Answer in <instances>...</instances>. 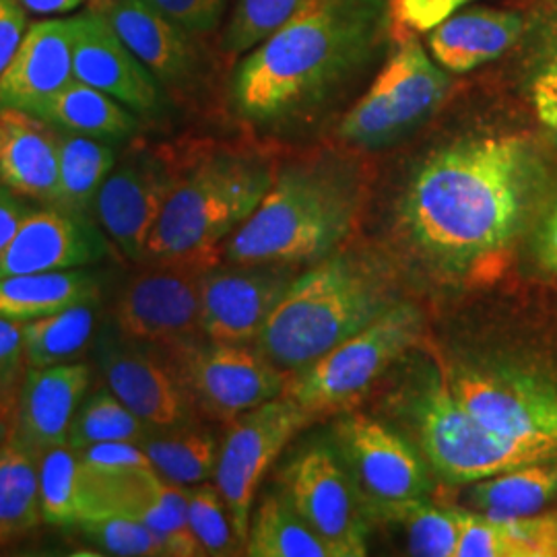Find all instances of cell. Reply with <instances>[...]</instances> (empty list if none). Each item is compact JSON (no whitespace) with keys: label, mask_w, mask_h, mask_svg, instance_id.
<instances>
[{"label":"cell","mask_w":557,"mask_h":557,"mask_svg":"<svg viewBox=\"0 0 557 557\" xmlns=\"http://www.w3.org/2000/svg\"><path fill=\"white\" fill-rule=\"evenodd\" d=\"M543 186L545 163L527 137L460 139L419 163L398 220L425 259L462 277L515 242Z\"/></svg>","instance_id":"obj_1"},{"label":"cell","mask_w":557,"mask_h":557,"mask_svg":"<svg viewBox=\"0 0 557 557\" xmlns=\"http://www.w3.org/2000/svg\"><path fill=\"white\" fill-rule=\"evenodd\" d=\"M388 0H324L239 62L232 98L244 119L275 124L317 110L376 59L391 32Z\"/></svg>","instance_id":"obj_2"},{"label":"cell","mask_w":557,"mask_h":557,"mask_svg":"<svg viewBox=\"0 0 557 557\" xmlns=\"http://www.w3.org/2000/svg\"><path fill=\"white\" fill-rule=\"evenodd\" d=\"M359 207L349 168L306 163L275 176L252 215L223 242L232 264H296L324 259L347 238Z\"/></svg>","instance_id":"obj_3"},{"label":"cell","mask_w":557,"mask_h":557,"mask_svg":"<svg viewBox=\"0 0 557 557\" xmlns=\"http://www.w3.org/2000/svg\"><path fill=\"white\" fill-rule=\"evenodd\" d=\"M386 285L349 259H326L292 281L257 338L283 372H299L393 308Z\"/></svg>","instance_id":"obj_4"},{"label":"cell","mask_w":557,"mask_h":557,"mask_svg":"<svg viewBox=\"0 0 557 557\" xmlns=\"http://www.w3.org/2000/svg\"><path fill=\"white\" fill-rule=\"evenodd\" d=\"M275 180L267 161L218 153L174 182L143 262L218 260V248L252 215Z\"/></svg>","instance_id":"obj_5"},{"label":"cell","mask_w":557,"mask_h":557,"mask_svg":"<svg viewBox=\"0 0 557 557\" xmlns=\"http://www.w3.org/2000/svg\"><path fill=\"white\" fill-rule=\"evenodd\" d=\"M423 458L440 478L473 483L527 462L557 458L556 444L504 438L487 430L460 400L450 380L428 368L403 395Z\"/></svg>","instance_id":"obj_6"},{"label":"cell","mask_w":557,"mask_h":557,"mask_svg":"<svg viewBox=\"0 0 557 557\" xmlns=\"http://www.w3.org/2000/svg\"><path fill=\"white\" fill-rule=\"evenodd\" d=\"M423 335V317L411 304H395L354 337L304 370L289 374L283 395L308 413L324 416L354 407L382 374L411 351Z\"/></svg>","instance_id":"obj_7"},{"label":"cell","mask_w":557,"mask_h":557,"mask_svg":"<svg viewBox=\"0 0 557 557\" xmlns=\"http://www.w3.org/2000/svg\"><path fill=\"white\" fill-rule=\"evenodd\" d=\"M450 89L444 71L416 36L400 41L363 98L345 114L338 135L361 147H380L436 112Z\"/></svg>","instance_id":"obj_8"},{"label":"cell","mask_w":557,"mask_h":557,"mask_svg":"<svg viewBox=\"0 0 557 557\" xmlns=\"http://www.w3.org/2000/svg\"><path fill=\"white\" fill-rule=\"evenodd\" d=\"M218 260L147 262L126 281L112 324L122 337L170 351L202 337L200 285Z\"/></svg>","instance_id":"obj_9"},{"label":"cell","mask_w":557,"mask_h":557,"mask_svg":"<svg viewBox=\"0 0 557 557\" xmlns=\"http://www.w3.org/2000/svg\"><path fill=\"white\" fill-rule=\"evenodd\" d=\"M314 419L287 395L271 398L230 421L220 444L215 485L242 547H246L255 499L267 471L283 448Z\"/></svg>","instance_id":"obj_10"},{"label":"cell","mask_w":557,"mask_h":557,"mask_svg":"<svg viewBox=\"0 0 557 557\" xmlns=\"http://www.w3.org/2000/svg\"><path fill=\"white\" fill-rule=\"evenodd\" d=\"M195 405L218 421L242 413L285 393L289 372L248 345L193 341L168 351Z\"/></svg>","instance_id":"obj_11"},{"label":"cell","mask_w":557,"mask_h":557,"mask_svg":"<svg viewBox=\"0 0 557 557\" xmlns=\"http://www.w3.org/2000/svg\"><path fill=\"white\" fill-rule=\"evenodd\" d=\"M450 386L494 434L557 446V384L547 376L512 366H465Z\"/></svg>","instance_id":"obj_12"},{"label":"cell","mask_w":557,"mask_h":557,"mask_svg":"<svg viewBox=\"0 0 557 557\" xmlns=\"http://www.w3.org/2000/svg\"><path fill=\"white\" fill-rule=\"evenodd\" d=\"M283 494L333 557L368 554L370 512L356 481L329 448L314 446L294 458L283 473Z\"/></svg>","instance_id":"obj_13"},{"label":"cell","mask_w":557,"mask_h":557,"mask_svg":"<svg viewBox=\"0 0 557 557\" xmlns=\"http://www.w3.org/2000/svg\"><path fill=\"white\" fill-rule=\"evenodd\" d=\"M94 351L106 386L151 430L190 423L195 403L158 347L122 337L108 322Z\"/></svg>","instance_id":"obj_14"},{"label":"cell","mask_w":557,"mask_h":557,"mask_svg":"<svg viewBox=\"0 0 557 557\" xmlns=\"http://www.w3.org/2000/svg\"><path fill=\"white\" fill-rule=\"evenodd\" d=\"M337 440L368 512L386 504L428 498L432 481L425 460L384 423L349 416L338 421Z\"/></svg>","instance_id":"obj_15"},{"label":"cell","mask_w":557,"mask_h":557,"mask_svg":"<svg viewBox=\"0 0 557 557\" xmlns=\"http://www.w3.org/2000/svg\"><path fill=\"white\" fill-rule=\"evenodd\" d=\"M292 281L285 264L211 267L200 285L202 337L236 345L257 343Z\"/></svg>","instance_id":"obj_16"},{"label":"cell","mask_w":557,"mask_h":557,"mask_svg":"<svg viewBox=\"0 0 557 557\" xmlns=\"http://www.w3.org/2000/svg\"><path fill=\"white\" fill-rule=\"evenodd\" d=\"M174 182L168 165L149 151L126 153L103 180L94 215L124 257L143 262Z\"/></svg>","instance_id":"obj_17"},{"label":"cell","mask_w":557,"mask_h":557,"mask_svg":"<svg viewBox=\"0 0 557 557\" xmlns=\"http://www.w3.org/2000/svg\"><path fill=\"white\" fill-rule=\"evenodd\" d=\"M110 252V242L91 218L59 205L34 207L0 255V277L87 269Z\"/></svg>","instance_id":"obj_18"},{"label":"cell","mask_w":557,"mask_h":557,"mask_svg":"<svg viewBox=\"0 0 557 557\" xmlns=\"http://www.w3.org/2000/svg\"><path fill=\"white\" fill-rule=\"evenodd\" d=\"M71 25L75 79L112 96L135 114L160 112V81L126 48L101 13L89 9L73 17Z\"/></svg>","instance_id":"obj_19"},{"label":"cell","mask_w":557,"mask_h":557,"mask_svg":"<svg viewBox=\"0 0 557 557\" xmlns=\"http://www.w3.org/2000/svg\"><path fill=\"white\" fill-rule=\"evenodd\" d=\"M89 386L91 368L81 361L27 368L9 434L38 455L66 444L71 423Z\"/></svg>","instance_id":"obj_20"},{"label":"cell","mask_w":557,"mask_h":557,"mask_svg":"<svg viewBox=\"0 0 557 557\" xmlns=\"http://www.w3.org/2000/svg\"><path fill=\"white\" fill-rule=\"evenodd\" d=\"M75 81L71 20H44L27 27L15 59L0 79V108L34 114Z\"/></svg>","instance_id":"obj_21"},{"label":"cell","mask_w":557,"mask_h":557,"mask_svg":"<svg viewBox=\"0 0 557 557\" xmlns=\"http://www.w3.org/2000/svg\"><path fill=\"white\" fill-rule=\"evenodd\" d=\"M112 25L126 48L160 83L188 79L197 64L195 44L176 21L149 0H98L94 7Z\"/></svg>","instance_id":"obj_22"},{"label":"cell","mask_w":557,"mask_h":557,"mask_svg":"<svg viewBox=\"0 0 557 557\" xmlns=\"http://www.w3.org/2000/svg\"><path fill=\"white\" fill-rule=\"evenodd\" d=\"M527 20L517 11L460 9L428 32V50L450 75L471 73L504 57L522 40Z\"/></svg>","instance_id":"obj_23"},{"label":"cell","mask_w":557,"mask_h":557,"mask_svg":"<svg viewBox=\"0 0 557 557\" xmlns=\"http://www.w3.org/2000/svg\"><path fill=\"white\" fill-rule=\"evenodd\" d=\"M0 182L23 199L54 205L59 195V128L15 108H0Z\"/></svg>","instance_id":"obj_24"},{"label":"cell","mask_w":557,"mask_h":557,"mask_svg":"<svg viewBox=\"0 0 557 557\" xmlns=\"http://www.w3.org/2000/svg\"><path fill=\"white\" fill-rule=\"evenodd\" d=\"M101 278L89 269L0 277V319H41L64 308L100 301Z\"/></svg>","instance_id":"obj_25"},{"label":"cell","mask_w":557,"mask_h":557,"mask_svg":"<svg viewBox=\"0 0 557 557\" xmlns=\"http://www.w3.org/2000/svg\"><path fill=\"white\" fill-rule=\"evenodd\" d=\"M556 496L557 458H547L473 481L467 502L473 512L512 520L535 517Z\"/></svg>","instance_id":"obj_26"},{"label":"cell","mask_w":557,"mask_h":557,"mask_svg":"<svg viewBox=\"0 0 557 557\" xmlns=\"http://www.w3.org/2000/svg\"><path fill=\"white\" fill-rule=\"evenodd\" d=\"M34 116L60 131L110 143L128 139L139 128L133 110L77 79L40 106Z\"/></svg>","instance_id":"obj_27"},{"label":"cell","mask_w":557,"mask_h":557,"mask_svg":"<svg viewBox=\"0 0 557 557\" xmlns=\"http://www.w3.org/2000/svg\"><path fill=\"white\" fill-rule=\"evenodd\" d=\"M455 557H557L549 517H485L465 510Z\"/></svg>","instance_id":"obj_28"},{"label":"cell","mask_w":557,"mask_h":557,"mask_svg":"<svg viewBox=\"0 0 557 557\" xmlns=\"http://www.w3.org/2000/svg\"><path fill=\"white\" fill-rule=\"evenodd\" d=\"M520 41L527 96L543 131L557 140V0L539 4Z\"/></svg>","instance_id":"obj_29"},{"label":"cell","mask_w":557,"mask_h":557,"mask_svg":"<svg viewBox=\"0 0 557 557\" xmlns=\"http://www.w3.org/2000/svg\"><path fill=\"white\" fill-rule=\"evenodd\" d=\"M139 444L161 478L176 485L195 487L215 478L221 442L209 430L190 423L149 428Z\"/></svg>","instance_id":"obj_30"},{"label":"cell","mask_w":557,"mask_h":557,"mask_svg":"<svg viewBox=\"0 0 557 557\" xmlns=\"http://www.w3.org/2000/svg\"><path fill=\"white\" fill-rule=\"evenodd\" d=\"M40 522L38 453L7 434L0 442V545L27 535Z\"/></svg>","instance_id":"obj_31"},{"label":"cell","mask_w":557,"mask_h":557,"mask_svg":"<svg viewBox=\"0 0 557 557\" xmlns=\"http://www.w3.org/2000/svg\"><path fill=\"white\" fill-rule=\"evenodd\" d=\"M244 554L250 557H333L289 498L271 492L252 510Z\"/></svg>","instance_id":"obj_32"},{"label":"cell","mask_w":557,"mask_h":557,"mask_svg":"<svg viewBox=\"0 0 557 557\" xmlns=\"http://www.w3.org/2000/svg\"><path fill=\"white\" fill-rule=\"evenodd\" d=\"M114 165L116 151L110 140L59 128V195L54 205L91 218L101 184Z\"/></svg>","instance_id":"obj_33"},{"label":"cell","mask_w":557,"mask_h":557,"mask_svg":"<svg viewBox=\"0 0 557 557\" xmlns=\"http://www.w3.org/2000/svg\"><path fill=\"white\" fill-rule=\"evenodd\" d=\"M98 301L77 304L41 319L21 322L27 368H50L81 356L96 337Z\"/></svg>","instance_id":"obj_34"},{"label":"cell","mask_w":557,"mask_h":557,"mask_svg":"<svg viewBox=\"0 0 557 557\" xmlns=\"http://www.w3.org/2000/svg\"><path fill=\"white\" fill-rule=\"evenodd\" d=\"M370 515L398 524L411 556L455 557L465 510L438 508L428 499H409L379 506Z\"/></svg>","instance_id":"obj_35"},{"label":"cell","mask_w":557,"mask_h":557,"mask_svg":"<svg viewBox=\"0 0 557 557\" xmlns=\"http://www.w3.org/2000/svg\"><path fill=\"white\" fill-rule=\"evenodd\" d=\"M41 520L52 527H77L85 518L83 462L69 444L38 455Z\"/></svg>","instance_id":"obj_36"},{"label":"cell","mask_w":557,"mask_h":557,"mask_svg":"<svg viewBox=\"0 0 557 557\" xmlns=\"http://www.w3.org/2000/svg\"><path fill=\"white\" fill-rule=\"evenodd\" d=\"M149 425L140 421L108 386L87 393L69 430V446L81 450L100 442H140Z\"/></svg>","instance_id":"obj_37"},{"label":"cell","mask_w":557,"mask_h":557,"mask_svg":"<svg viewBox=\"0 0 557 557\" xmlns=\"http://www.w3.org/2000/svg\"><path fill=\"white\" fill-rule=\"evenodd\" d=\"M322 2L324 0H238L225 32L223 48L230 54H246Z\"/></svg>","instance_id":"obj_38"},{"label":"cell","mask_w":557,"mask_h":557,"mask_svg":"<svg viewBox=\"0 0 557 557\" xmlns=\"http://www.w3.org/2000/svg\"><path fill=\"white\" fill-rule=\"evenodd\" d=\"M188 522L202 556H236L244 549L215 483L188 487Z\"/></svg>","instance_id":"obj_39"},{"label":"cell","mask_w":557,"mask_h":557,"mask_svg":"<svg viewBox=\"0 0 557 557\" xmlns=\"http://www.w3.org/2000/svg\"><path fill=\"white\" fill-rule=\"evenodd\" d=\"M81 535L108 556L156 557L165 556L158 535L135 518L120 515H100L85 518L77 524Z\"/></svg>","instance_id":"obj_40"},{"label":"cell","mask_w":557,"mask_h":557,"mask_svg":"<svg viewBox=\"0 0 557 557\" xmlns=\"http://www.w3.org/2000/svg\"><path fill=\"white\" fill-rule=\"evenodd\" d=\"M21 322L0 319V423L11 428L25 376Z\"/></svg>","instance_id":"obj_41"},{"label":"cell","mask_w":557,"mask_h":557,"mask_svg":"<svg viewBox=\"0 0 557 557\" xmlns=\"http://www.w3.org/2000/svg\"><path fill=\"white\" fill-rule=\"evenodd\" d=\"M87 471L119 473L131 469H153L139 442H100L77 450Z\"/></svg>","instance_id":"obj_42"},{"label":"cell","mask_w":557,"mask_h":557,"mask_svg":"<svg viewBox=\"0 0 557 557\" xmlns=\"http://www.w3.org/2000/svg\"><path fill=\"white\" fill-rule=\"evenodd\" d=\"M165 17L176 21L188 34H205L218 27L225 0H149Z\"/></svg>","instance_id":"obj_43"},{"label":"cell","mask_w":557,"mask_h":557,"mask_svg":"<svg viewBox=\"0 0 557 557\" xmlns=\"http://www.w3.org/2000/svg\"><path fill=\"white\" fill-rule=\"evenodd\" d=\"M471 0H395L393 17L413 32H430Z\"/></svg>","instance_id":"obj_44"},{"label":"cell","mask_w":557,"mask_h":557,"mask_svg":"<svg viewBox=\"0 0 557 557\" xmlns=\"http://www.w3.org/2000/svg\"><path fill=\"white\" fill-rule=\"evenodd\" d=\"M27 32V11L20 0H0V79Z\"/></svg>","instance_id":"obj_45"},{"label":"cell","mask_w":557,"mask_h":557,"mask_svg":"<svg viewBox=\"0 0 557 557\" xmlns=\"http://www.w3.org/2000/svg\"><path fill=\"white\" fill-rule=\"evenodd\" d=\"M32 209L34 207L27 205L23 197L0 182V255L7 250L11 239L15 238L21 223Z\"/></svg>","instance_id":"obj_46"},{"label":"cell","mask_w":557,"mask_h":557,"mask_svg":"<svg viewBox=\"0 0 557 557\" xmlns=\"http://www.w3.org/2000/svg\"><path fill=\"white\" fill-rule=\"evenodd\" d=\"M539 259L545 271H552L557 262V200L539 234Z\"/></svg>","instance_id":"obj_47"},{"label":"cell","mask_w":557,"mask_h":557,"mask_svg":"<svg viewBox=\"0 0 557 557\" xmlns=\"http://www.w3.org/2000/svg\"><path fill=\"white\" fill-rule=\"evenodd\" d=\"M21 7L40 17H54V15H66L77 11L83 2L87 0H20Z\"/></svg>","instance_id":"obj_48"},{"label":"cell","mask_w":557,"mask_h":557,"mask_svg":"<svg viewBox=\"0 0 557 557\" xmlns=\"http://www.w3.org/2000/svg\"><path fill=\"white\" fill-rule=\"evenodd\" d=\"M547 517H549V522H552V531H554V545H556L557 554V510H554V512H549Z\"/></svg>","instance_id":"obj_49"},{"label":"cell","mask_w":557,"mask_h":557,"mask_svg":"<svg viewBox=\"0 0 557 557\" xmlns=\"http://www.w3.org/2000/svg\"><path fill=\"white\" fill-rule=\"evenodd\" d=\"M7 434H9V428H7V425H2V423H0V442H2V440H4V436H7Z\"/></svg>","instance_id":"obj_50"},{"label":"cell","mask_w":557,"mask_h":557,"mask_svg":"<svg viewBox=\"0 0 557 557\" xmlns=\"http://www.w3.org/2000/svg\"><path fill=\"white\" fill-rule=\"evenodd\" d=\"M549 273H554V275H557V262H556V264H554V269H552V271H549Z\"/></svg>","instance_id":"obj_51"},{"label":"cell","mask_w":557,"mask_h":557,"mask_svg":"<svg viewBox=\"0 0 557 557\" xmlns=\"http://www.w3.org/2000/svg\"><path fill=\"white\" fill-rule=\"evenodd\" d=\"M0 140H2V120H0Z\"/></svg>","instance_id":"obj_52"}]
</instances>
